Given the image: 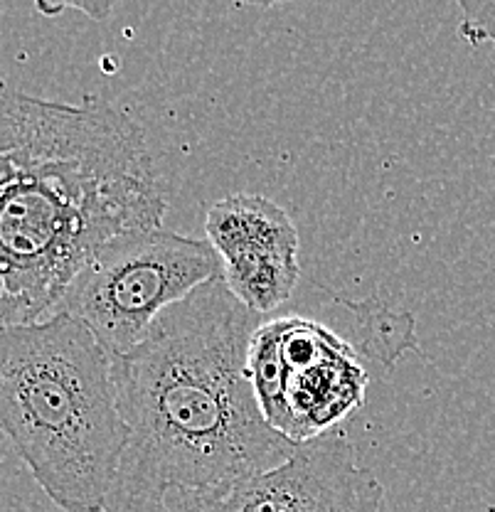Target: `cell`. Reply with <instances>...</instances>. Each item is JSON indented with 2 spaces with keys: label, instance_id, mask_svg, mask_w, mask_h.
Instances as JSON below:
<instances>
[{
  "label": "cell",
  "instance_id": "obj_1",
  "mask_svg": "<svg viewBox=\"0 0 495 512\" xmlns=\"http://www.w3.org/2000/svg\"><path fill=\"white\" fill-rule=\"evenodd\" d=\"M143 131L99 99L0 79V330L55 316L99 247L165 215Z\"/></svg>",
  "mask_w": 495,
  "mask_h": 512
},
{
  "label": "cell",
  "instance_id": "obj_2",
  "mask_svg": "<svg viewBox=\"0 0 495 512\" xmlns=\"http://www.w3.org/2000/svg\"><path fill=\"white\" fill-rule=\"evenodd\" d=\"M259 318L225 279L207 281L111 357L129 439L106 512H161L170 490L215 488L291 458L298 444L266 421L249 377Z\"/></svg>",
  "mask_w": 495,
  "mask_h": 512
},
{
  "label": "cell",
  "instance_id": "obj_3",
  "mask_svg": "<svg viewBox=\"0 0 495 512\" xmlns=\"http://www.w3.org/2000/svg\"><path fill=\"white\" fill-rule=\"evenodd\" d=\"M0 431L62 512H106L124 456L109 352L67 313L0 330Z\"/></svg>",
  "mask_w": 495,
  "mask_h": 512
},
{
  "label": "cell",
  "instance_id": "obj_4",
  "mask_svg": "<svg viewBox=\"0 0 495 512\" xmlns=\"http://www.w3.org/2000/svg\"><path fill=\"white\" fill-rule=\"evenodd\" d=\"M215 279L222 259L207 239L163 224L131 229L94 252L57 313L87 325L109 357H119L146 338L165 308Z\"/></svg>",
  "mask_w": 495,
  "mask_h": 512
},
{
  "label": "cell",
  "instance_id": "obj_5",
  "mask_svg": "<svg viewBox=\"0 0 495 512\" xmlns=\"http://www.w3.org/2000/svg\"><path fill=\"white\" fill-rule=\"evenodd\" d=\"M367 370L353 343L301 316L262 323L249 345V377L259 407L294 444L328 434L363 407Z\"/></svg>",
  "mask_w": 495,
  "mask_h": 512
},
{
  "label": "cell",
  "instance_id": "obj_6",
  "mask_svg": "<svg viewBox=\"0 0 495 512\" xmlns=\"http://www.w3.org/2000/svg\"><path fill=\"white\" fill-rule=\"evenodd\" d=\"M385 488L333 429L303 441L281 466L215 488L170 490L161 512H382Z\"/></svg>",
  "mask_w": 495,
  "mask_h": 512
},
{
  "label": "cell",
  "instance_id": "obj_7",
  "mask_svg": "<svg viewBox=\"0 0 495 512\" xmlns=\"http://www.w3.org/2000/svg\"><path fill=\"white\" fill-rule=\"evenodd\" d=\"M210 247L222 259V274L247 266L298 261V229L289 212L264 195H227L205 217Z\"/></svg>",
  "mask_w": 495,
  "mask_h": 512
},
{
  "label": "cell",
  "instance_id": "obj_8",
  "mask_svg": "<svg viewBox=\"0 0 495 512\" xmlns=\"http://www.w3.org/2000/svg\"><path fill=\"white\" fill-rule=\"evenodd\" d=\"M338 303L350 311L353 333L358 335L353 345L370 370L387 372L404 350H419L414 338V318L409 313H395L375 298L367 301L338 298Z\"/></svg>",
  "mask_w": 495,
  "mask_h": 512
},
{
  "label": "cell",
  "instance_id": "obj_9",
  "mask_svg": "<svg viewBox=\"0 0 495 512\" xmlns=\"http://www.w3.org/2000/svg\"><path fill=\"white\" fill-rule=\"evenodd\" d=\"M459 35L471 45L491 42L495 45V3L488 0H461Z\"/></svg>",
  "mask_w": 495,
  "mask_h": 512
}]
</instances>
